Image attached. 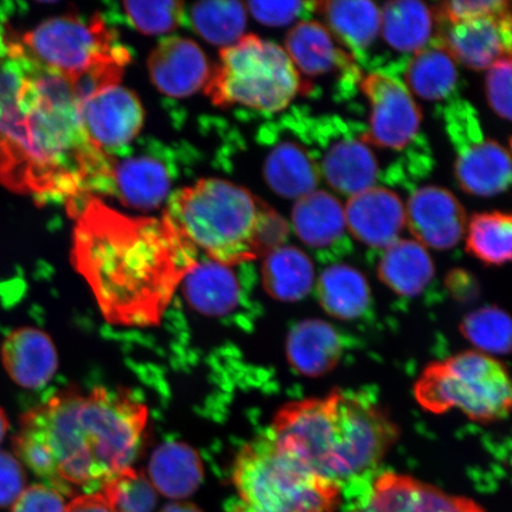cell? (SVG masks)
Here are the masks:
<instances>
[{
	"mask_svg": "<svg viewBox=\"0 0 512 512\" xmlns=\"http://www.w3.org/2000/svg\"><path fill=\"white\" fill-rule=\"evenodd\" d=\"M80 100L62 75L0 31V183L38 202L101 192L106 152L87 137Z\"/></svg>",
	"mask_w": 512,
	"mask_h": 512,
	"instance_id": "cell-1",
	"label": "cell"
},
{
	"mask_svg": "<svg viewBox=\"0 0 512 512\" xmlns=\"http://www.w3.org/2000/svg\"><path fill=\"white\" fill-rule=\"evenodd\" d=\"M198 249L168 221L132 217L91 197L78 213L72 261L108 323L153 326Z\"/></svg>",
	"mask_w": 512,
	"mask_h": 512,
	"instance_id": "cell-2",
	"label": "cell"
},
{
	"mask_svg": "<svg viewBox=\"0 0 512 512\" xmlns=\"http://www.w3.org/2000/svg\"><path fill=\"white\" fill-rule=\"evenodd\" d=\"M146 424V407L126 392H63L22 416L12 445L60 495L96 494L131 467Z\"/></svg>",
	"mask_w": 512,
	"mask_h": 512,
	"instance_id": "cell-3",
	"label": "cell"
},
{
	"mask_svg": "<svg viewBox=\"0 0 512 512\" xmlns=\"http://www.w3.org/2000/svg\"><path fill=\"white\" fill-rule=\"evenodd\" d=\"M270 431L281 446L341 488L379 465L400 435L398 425L368 396L342 389L287 403Z\"/></svg>",
	"mask_w": 512,
	"mask_h": 512,
	"instance_id": "cell-4",
	"label": "cell"
},
{
	"mask_svg": "<svg viewBox=\"0 0 512 512\" xmlns=\"http://www.w3.org/2000/svg\"><path fill=\"white\" fill-rule=\"evenodd\" d=\"M265 202L222 179H202L170 197L163 219L209 259L227 266L262 256L259 230Z\"/></svg>",
	"mask_w": 512,
	"mask_h": 512,
	"instance_id": "cell-5",
	"label": "cell"
},
{
	"mask_svg": "<svg viewBox=\"0 0 512 512\" xmlns=\"http://www.w3.org/2000/svg\"><path fill=\"white\" fill-rule=\"evenodd\" d=\"M28 53L72 85L80 102L117 86L131 54L100 15L50 18L21 38Z\"/></svg>",
	"mask_w": 512,
	"mask_h": 512,
	"instance_id": "cell-6",
	"label": "cell"
},
{
	"mask_svg": "<svg viewBox=\"0 0 512 512\" xmlns=\"http://www.w3.org/2000/svg\"><path fill=\"white\" fill-rule=\"evenodd\" d=\"M233 482L254 512H335L342 488L281 446L270 428L242 448Z\"/></svg>",
	"mask_w": 512,
	"mask_h": 512,
	"instance_id": "cell-7",
	"label": "cell"
},
{
	"mask_svg": "<svg viewBox=\"0 0 512 512\" xmlns=\"http://www.w3.org/2000/svg\"><path fill=\"white\" fill-rule=\"evenodd\" d=\"M206 94L219 107L243 106L278 113L291 104L303 82L285 49L256 35H247L221 50Z\"/></svg>",
	"mask_w": 512,
	"mask_h": 512,
	"instance_id": "cell-8",
	"label": "cell"
},
{
	"mask_svg": "<svg viewBox=\"0 0 512 512\" xmlns=\"http://www.w3.org/2000/svg\"><path fill=\"white\" fill-rule=\"evenodd\" d=\"M414 396L427 412L457 409L482 424L507 418L512 400L507 369L477 350L428 364L414 384Z\"/></svg>",
	"mask_w": 512,
	"mask_h": 512,
	"instance_id": "cell-9",
	"label": "cell"
},
{
	"mask_svg": "<svg viewBox=\"0 0 512 512\" xmlns=\"http://www.w3.org/2000/svg\"><path fill=\"white\" fill-rule=\"evenodd\" d=\"M107 175L101 194L117 197L128 208L157 209L169 197L178 174L174 152L155 140L106 152Z\"/></svg>",
	"mask_w": 512,
	"mask_h": 512,
	"instance_id": "cell-10",
	"label": "cell"
},
{
	"mask_svg": "<svg viewBox=\"0 0 512 512\" xmlns=\"http://www.w3.org/2000/svg\"><path fill=\"white\" fill-rule=\"evenodd\" d=\"M299 131L305 144L323 149L313 156L320 176L332 189L354 196L375 187L379 163L368 144L363 142L364 133L356 138L351 127L338 118H322L311 125L299 120Z\"/></svg>",
	"mask_w": 512,
	"mask_h": 512,
	"instance_id": "cell-11",
	"label": "cell"
},
{
	"mask_svg": "<svg viewBox=\"0 0 512 512\" xmlns=\"http://www.w3.org/2000/svg\"><path fill=\"white\" fill-rule=\"evenodd\" d=\"M447 111L448 133L456 146V177L467 194L490 197L507 190L511 158L504 146L484 139L472 108L459 101Z\"/></svg>",
	"mask_w": 512,
	"mask_h": 512,
	"instance_id": "cell-12",
	"label": "cell"
},
{
	"mask_svg": "<svg viewBox=\"0 0 512 512\" xmlns=\"http://www.w3.org/2000/svg\"><path fill=\"white\" fill-rule=\"evenodd\" d=\"M361 91L370 102V126L363 142L400 151L418 133L422 113L411 92L394 76L379 72L361 80Z\"/></svg>",
	"mask_w": 512,
	"mask_h": 512,
	"instance_id": "cell-13",
	"label": "cell"
},
{
	"mask_svg": "<svg viewBox=\"0 0 512 512\" xmlns=\"http://www.w3.org/2000/svg\"><path fill=\"white\" fill-rule=\"evenodd\" d=\"M350 512H485L469 498L395 472L382 473Z\"/></svg>",
	"mask_w": 512,
	"mask_h": 512,
	"instance_id": "cell-14",
	"label": "cell"
},
{
	"mask_svg": "<svg viewBox=\"0 0 512 512\" xmlns=\"http://www.w3.org/2000/svg\"><path fill=\"white\" fill-rule=\"evenodd\" d=\"M80 117L89 140L104 152L130 145L144 124V110L138 96L118 85L82 101Z\"/></svg>",
	"mask_w": 512,
	"mask_h": 512,
	"instance_id": "cell-15",
	"label": "cell"
},
{
	"mask_svg": "<svg viewBox=\"0 0 512 512\" xmlns=\"http://www.w3.org/2000/svg\"><path fill=\"white\" fill-rule=\"evenodd\" d=\"M437 23L435 37L456 63L473 70L489 69L511 57V14L448 24Z\"/></svg>",
	"mask_w": 512,
	"mask_h": 512,
	"instance_id": "cell-16",
	"label": "cell"
},
{
	"mask_svg": "<svg viewBox=\"0 0 512 512\" xmlns=\"http://www.w3.org/2000/svg\"><path fill=\"white\" fill-rule=\"evenodd\" d=\"M465 210L452 192L439 187L416 190L409 198L406 224L421 246L456 247L466 232Z\"/></svg>",
	"mask_w": 512,
	"mask_h": 512,
	"instance_id": "cell-17",
	"label": "cell"
},
{
	"mask_svg": "<svg viewBox=\"0 0 512 512\" xmlns=\"http://www.w3.org/2000/svg\"><path fill=\"white\" fill-rule=\"evenodd\" d=\"M153 85L172 98H185L200 91L210 79L206 54L194 41L166 37L153 49L149 63Z\"/></svg>",
	"mask_w": 512,
	"mask_h": 512,
	"instance_id": "cell-18",
	"label": "cell"
},
{
	"mask_svg": "<svg viewBox=\"0 0 512 512\" xmlns=\"http://www.w3.org/2000/svg\"><path fill=\"white\" fill-rule=\"evenodd\" d=\"M350 233L371 248H388L406 226L400 197L386 188L373 187L350 197L344 208Z\"/></svg>",
	"mask_w": 512,
	"mask_h": 512,
	"instance_id": "cell-19",
	"label": "cell"
},
{
	"mask_svg": "<svg viewBox=\"0 0 512 512\" xmlns=\"http://www.w3.org/2000/svg\"><path fill=\"white\" fill-rule=\"evenodd\" d=\"M2 360L11 380L25 389L46 386L59 367L53 339L29 326L14 330L5 338Z\"/></svg>",
	"mask_w": 512,
	"mask_h": 512,
	"instance_id": "cell-20",
	"label": "cell"
},
{
	"mask_svg": "<svg viewBox=\"0 0 512 512\" xmlns=\"http://www.w3.org/2000/svg\"><path fill=\"white\" fill-rule=\"evenodd\" d=\"M285 51L294 64L309 78H319L332 72L361 74L347 51L337 48L331 32L316 21L299 22L288 31Z\"/></svg>",
	"mask_w": 512,
	"mask_h": 512,
	"instance_id": "cell-21",
	"label": "cell"
},
{
	"mask_svg": "<svg viewBox=\"0 0 512 512\" xmlns=\"http://www.w3.org/2000/svg\"><path fill=\"white\" fill-rule=\"evenodd\" d=\"M342 338L334 326L319 319H309L293 326L287 336L288 363L298 374L319 377L334 370L341 361Z\"/></svg>",
	"mask_w": 512,
	"mask_h": 512,
	"instance_id": "cell-22",
	"label": "cell"
},
{
	"mask_svg": "<svg viewBox=\"0 0 512 512\" xmlns=\"http://www.w3.org/2000/svg\"><path fill=\"white\" fill-rule=\"evenodd\" d=\"M316 11L328 23L332 37L351 51L356 59H366L367 50L377 40L381 11L368 0H332L317 2Z\"/></svg>",
	"mask_w": 512,
	"mask_h": 512,
	"instance_id": "cell-23",
	"label": "cell"
},
{
	"mask_svg": "<svg viewBox=\"0 0 512 512\" xmlns=\"http://www.w3.org/2000/svg\"><path fill=\"white\" fill-rule=\"evenodd\" d=\"M182 283L188 303L203 315L226 316L238 307L240 285L230 266L211 259L198 260Z\"/></svg>",
	"mask_w": 512,
	"mask_h": 512,
	"instance_id": "cell-24",
	"label": "cell"
},
{
	"mask_svg": "<svg viewBox=\"0 0 512 512\" xmlns=\"http://www.w3.org/2000/svg\"><path fill=\"white\" fill-rule=\"evenodd\" d=\"M264 174L274 192L291 200H299L316 191L320 181L319 166L311 150L306 149L304 142L292 140L275 144L266 158Z\"/></svg>",
	"mask_w": 512,
	"mask_h": 512,
	"instance_id": "cell-25",
	"label": "cell"
},
{
	"mask_svg": "<svg viewBox=\"0 0 512 512\" xmlns=\"http://www.w3.org/2000/svg\"><path fill=\"white\" fill-rule=\"evenodd\" d=\"M292 223L298 238L315 249L337 245L348 229L342 203L326 191L300 197L293 207Z\"/></svg>",
	"mask_w": 512,
	"mask_h": 512,
	"instance_id": "cell-26",
	"label": "cell"
},
{
	"mask_svg": "<svg viewBox=\"0 0 512 512\" xmlns=\"http://www.w3.org/2000/svg\"><path fill=\"white\" fill-rule=\"evenodd\" d=\"M149 472L153 488L175 499L194 494L204 477L200 454L183 443L159 446L152 454Z\"/></svg>",
	"mask_w": 512,
	"mask_h": 512,
	"instance_id": "cell-27",
	"label": "cell"
},
{
	"mask_svg": "<svg viewBox=\"0 0 512 512\" xmlns=\"http://www.w3.org/2000/svg\"><path fill=\"white\" fill-rule=\"evenodd\" d=\"M381 11V32L388 46L403 54L424 49L434 36L433 9L419 0H394Z\"/></svg>",
	"mask_w": 512,
	"mask_h": 512,
	"instance_id": "cell-28",
	"label": "cell"
},
{
	"mask_svg": "<svg viewBox=\"0 0 512 512\" xmlns=\"http://www.w3.org/2000/svg\"><path fill=\"white\" fill-rule=\"evenodd\" d=\"M379 277L399 296L415 297L431 283L434 277L433 261L419 242L398 240L382 255Z\"/></svg>",
	"mask_w": 512,
	"mask_h": 512,
	"instance_id": "cell-29",
	"label": "cell"
},
{
	"mask_svg": "<svg viewBox=\"0 0 512 512\" xmlns=\"http://www.w3.org/2000/svg\"><path fill=\"white\" fill-rule=\"evenodd\" d=\"M405 81L408 91L421 99H446L458 86L457 63L434 36L424 49L408 60Z\"/></svg>",
	"mask_w": 512,
	"mask_h": 512,
	"instance_id": "cell-30",
	"label": "cell"
},
{
	"mask_svg": "<svg viewBox=\"0 0 512 512\" xmlns=\"http://www.w3.org/2000/svg\"><path fill=\"white\" fill-rule=\"evenodd\" d=\"M262 281L267 293L279 302H298L312 290L315 266L302 249L281 246L266 255Z\"/></svg>",
	"mask_w": 512,
	"mask_h": 512,
	"instance_id": "cell-31",
	"label": "cell"
},
{
	"mask_svg": "<svg viewBox=\"0 0 512 512\" xmlns=\"http://www.w3.org/2000/svg\"><path fill=\"white\" fill-rule=\"evenodd\" d=\"M317 291L323 309L337 319L360 317L370 303V287L366 277L347 265L326 268L320 274Z\"/></svg>",
	"mask_w": 512,
	"mask_h": 512,
	"instance_id": "cell-32",
	"label": "cell"
},
{
	"mask_svg": "<svg viewBox=\"0 0 512 512\" xmlns=\"http://www.w3.org/2000/svg\"><path fill=\"white\" fill-rule=\"evenodd\" d=\"M190 25L214 46L228 48L242 38L247 25L245 3L202 2L191 6Z\"/></svg>",
	"mask_w": 512,
	"mask_h": 512,
	"instance_id": "cell-33",
	"label": "cell"
},
{
	"mask_svg": "<svg viewBox=\"0 0 512 512\" xmlns=\"http://www.w3.org/2000/svg\"><path fill=\"white\" fill-rule=\"evenodd\" d=\"M512 220L501 211L476 214L467 227L466 249L486 265L502 266L511 259Z\"/></svg>",
	"mask_w": 512,
	"mask_h": 512,
	"instance_id": "cell-34",
	"label": "cell"
},
{
	"mask_svg": "<svg viewBox=\"0 0 512 512\" xmlns=\"http://www.w3.org/2000/svg\"><path fill=\"white\" fill-rule=\"evenodd\" d=\"M462 334L483 354H508L511 347L510 318L495 306L470 313L460 325Z\"/></svg>",
	"mask_w": 512,
	"mask_h": 512,
	"instance_id": "cell-35",
	"label": "cell"
},
{
	"mask_svg": "<svg viewBox=\"0 0 512 512\" xmlns=\"http://www.w3.org/2000/svg\"><path fill=\"white\" fill-rule=\"evenodd\" d=\"M100 494L115 512H152L158 501L150 480L132 467L112 478Z\"/></svg>",
	"mask_w": 512,
	"mask_h": 512,
	"instance_id": "cell-36",
	"label": "cell"
},
{
	"mask_svg": "<svg viewBox=\"0 0 512 512\" xmlns=\"http://www.w3.org/2000/svg\"><path fill=\"white\" fill-rule=\"evenodd\" d=\"M121 5L128 21L145 35L175 30L185 14L181 2H124Z\"/></svg>",
	"mask_w": 512,
	"mask_h": 512,
	"instance_id": "cell-37",
	"label": "cell"
},
{
	"mask_svg": "<svg viewBox=\"0 0 512 512\" xmlns=\"http://www.w3.org/2000/svg\"><path fill=\"white\" fill-rule=\"evenodd\" d=\"M435 21L448 24L473 21V19L509 14L510 3L505 0H464L443 2L433 9Z\"/></svg>",
	"mask_w": 512,
	"mask_h": 512,
	"instance_id": "cell-38",
	"label": "cell"
},
{
	"mask_svg": "<svg viewBox=\"0 0 512 512\" xmlns=\"http://www.w3.org/2000/svg\"><path fill=\"white\" fill-rule=\"evenodd\" d=\"M486 95L489 104L504 119H511V57L492 64L486 75Z\"/></svg>",
	"mask_w": 512,
	"mask_h": 512,
	"instance_id": "cell-39",
	"label": "cell"
},
{
	"mask_svg": "<svg viewBox=\"0 0 512 512\" xmlns=\"http://www.w3.org/2000/svg\"><path fill=\"white\" fill-rule=\"evenodd\" d=\"M246 8L268 27H285L307 11H316L317 2H248Z\"/></svg>",
	"mask_w": 512,
	"mask_h": 512,
	"instance_id": "cell-40",
	"label": "cell"
},
{
	"mask_svg": "<svg viewBox=\"0 0 512 512\" xmlns=\"http://www.w3.org/2000/svg\"><path fill=\"white\" fill-rule=\"evenodd\" d=\"M27 476L21 462L12 454L0 451V508L9 507L22 495Z\"/></svg>",
	"mask_w": 512,
	"mask_h": 512,
	"instance_id": "cell-41",
	"label": "cell"
},
{
	"mask_svg": "<svg viewBox=\"0 0 512 512\" xmlns=\"http://www.w3.org/2000/svg\"><path fill=\"white\" fill-rule=\"evenodd\" d=\"M64 501L59 492L47 485L36 484L25 489L17 498L11 512H64Z\"/></svg>",
	"mask_w": 512,
	"mask_h": 512,
	"instance_id": "cell-42",
	"label": "cell"
},
{
	"mask_svg": "<svg viewBox=\"0 0 512 512\" xmlns=\"http://www.w3.org/2000/svg\"><path fill=\"white\" fill-rule=\"evenodd\" d=\"M64 512H115L106 498L96 492L74 497Z\"/></svg>",
	"mask_w": 512,
	"mask_h": 512,
	"instance_id": "cell-43",
	"label": "cell"
},
{
	"mask_svg": "<svg viewBox=\"0 0 512 512\" xmlns=\"http://www.w3.org/2000/svg\"><path fill=\"white\" fill-rule=\"evenodd\" d=\"M160 512H202L200 508L191 503H172L166 505Z\"/></svg>",
	"mask_w": 512,
	"mask_h": 512,
	"instance_id": "cell-44",
	"label": "cell"
},
{
	"mask_svg": "<svg viewBox=\"0 0 512 512\" xmlns=\"http://www.w3.org/2000/svg\"><path fill=\"white\" fill-rule=\"evenodd\" d=\"M9 420L2 408H0V444L3 443L6 433L9 431Z\"/></svg>",
	"mask_w": 512,
	"mask_h": 512,
	"instance_id": "cell-45",
	"label": "cell"
},
{
	"mask_svg": "<svg viewBox=\"0 0 512 512\" xmlns=\"http://www.w3.org/2000/svg\"><path fill=\"white\" fill-rule=\"evenodd\" d=\"M230 512H254V511L252 509H249L248 507H246L245 504L240 502L239 504L234 505V508L232 510H230Z\"/></svg>",
	"mask_w": 512,
	"mask_h": 512,
	"instance_id": "cell-46",
	"label": "cell"
}]
</instances>
